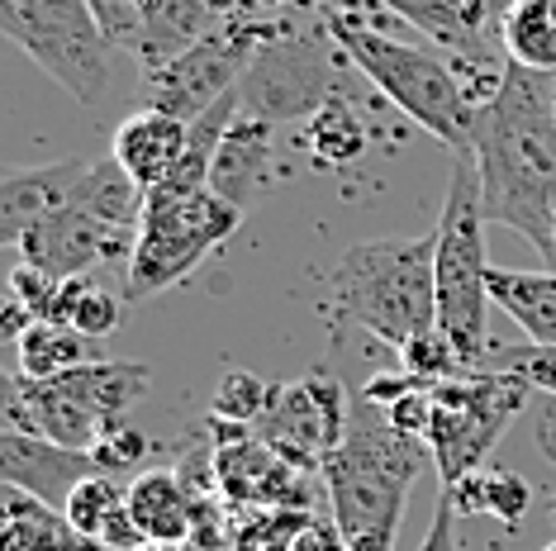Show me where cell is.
I'll use <instances>...</instances> for the list:
<instances>
[{
	"label": "cell",
	"mask_w": 556,
	"mask_h": 551,
	"mask_svg": "<svg viewBox=\"0 0 556 551\" xmlns=\"http://www.w3.org/2000/svg\"><path fill=\"white\" fill-rule=\"evenodd\" d=\"M400 371H409L419 385H442L452 381V375L466 371V361L457 353V343H452L442 329H428L419 337H409V343L400 347Z\"/></svg>",
	"instance_id": "31"
},
{
	"label": "cell",
	"mask_w": 556,
	"mask_h": 551,
	"mask_svg": "<svg viewBox=\"0 0 556 551\" xmlns=\"http://www.w3.org/2000/svg\"><path fill=\"white\" fill-rule=\"evenodd\" d=\"M129 5H134V10H143V20H148L157 5H167V0H129Z\"/></svg>",
	"instance_id": "39"
},
{
	"label": "cell",
	"mask_w": 556,
	"mask_h": 551,
	"mask_svg": "<svg viewBox=\"0 0 556 551\" xmlns=\"http://www.w3.org/2000/svg\"><path fill=\"white\" fill-rule=\"evenodd\" d=\"M490 367L523 375L533 390H547L556 399V347H533V343H528V347H509V353L490 357Z\"/></svg>",
	"instance_id": "32"
},
{
	"label": "cell",
	"mask_w": 556,
	"mask_h": 551,
	"mask_svg": "<svg viewBox=\"0 0 556 551\" xmlns=\"http://www.w3.org/2000/svg\"><path fill=\"white\" fill-rule=\"evenodd\" d=\"M134 243L138 233L115 229V223L96 219L81 205H67L20 238V257L24 267L53 276V281H81V276H91L96 267H110V261L129 267Z\"/></svg>",
	"instance_id": "14"
},
{
	"label": "cell",
	"mask_w": 556,
	"mask_h": 551,
	"mask_svg": "<svg viewBox=\"0 0 556 551\" xmlns=\"http://www.w3.org/2000/svg\"><path fill=\"white\" fill-rule=\"evenodd\" d=\"M485 200L471 153L452 157L447 200L438 215V329L457 343L466 371H480L490 357V257H485Z\"/></svg>",
	"instance_id": "6"
},
{
	"label": "cell",
	"mask_w": 556,
	"mask_h": 551,
	"mask_svg": "<svg viewBox=\"0 0 556 551\" xmlns=\"http://www.w3.org/2000/svg\"><path fill=\"white\" fill-rule=\"evenodd\" d=\"M490 5H495V10H500V15H504V10H509V5H514V0H490Z\"/></svg>",
	"instance_id": "40"
},
{
	"label": "cell",
	"mask_w": 556,
	"mask_h": 551,
	"mask_svg": "<svg viewBox=\"0 0 556 551\" xmlns=\"http://www.w3.org/2000/svg\"><path fill=\"white\" fill-rule=\"evenodd\" d=\"M428 461V443L395 433L386 409H376L366 395H352L348 433L319 471L333 528L348 551H395L404 499Z\"/></svg>",
	"instance_id": "3"
},
{
	"label": "cell",
	"mask_w": 556,
	"mask_h": 551,
	"mask_svg": "<svg viewBox=\"0 0 556 551\" xmlns=\"http://www.w3.org/2000/svg\"><path fill=\"white\" fill-rule=\"evenodd\" d=\"M0 513H5V533H0V551H81L91 537H81L67 523L62 509H48L24 490L0 495Z\"/></svg>",
	"instance_id": "22"
},
{
	"label": "cell",
	"mask_w": 556,
	"mask_h": 551,
	"mask_svg": "<svg viewBox=\"0 0 556 551\" xmlns=\"http://www.w3.org/2000/svg\"><path fill=\"white\" fill-rule=\"evenodd\" d=\"M442 495L452 499L457 518H466V513H495L504 528H518L528 504H533L528 480L518 471H504V466H485V471L466 475V480H457L452 490H442Z\"/></svg>",
	"instance_id": "25"
},
{
	"label": "cell",
	"mask_w": 556,
	"mask_h": 551,
	"mask_svg": "<svg viewBox=\"0 0 556 551\" xmlns=\"http://www.w3.org/2000/svg\"><path fill=\"white\" fill-rule=\"evenodd\" d=\"M72 205L91 209L96 219L115 223V229L138 233V223H143V209H148V191L119 167L115 157H96L91 167H86V177L77 185V195H72Z\"/></svg>",
	"instance_id": "23"
},
{
	"label": "cell",
	"mask_w": 556,
	"mask_h": 551,
	"mask_svg": "<svg viewBox=\"0 0 556 551\" xmlns=\"http://www.w3.org/2000/svg\"><path fill=\"white\" fill-rule=\"evenodd\" d=\"M143 551H195L191 542H148Z\"/></svg>",
	"instance_id": "38"
},
{
	"label": "cell",
	"mask_w": 556,
	"mask_h": 551,
	"mask_svg": "<svg viewBox=\"0 0 556 551\" xmlns=\"http://www.w3.org/2000/svg\"><path fill=\"white\" fill-rule=\"evenodd\" d=\"M542 551H556V542H552V547H542Z\"/></svg>",
	"instance_id": "42"
},
{
	"label": "cell",
	"mask_w": 556,
	"mask_h": 551,
	"mask_svg": "<svg viewBox=\"0 0 556 551\" xmlns=\"http://www.w3.org/2000/svg\"><path fill=\"white\" fill-rule=\"evenodd\" d=\"M552 115H556V72H552Z\"/></svg>",
	"instance_id": "41"
},
{
	"label": "cell",
	"mask_w": 556,
	"mask_h": 551,
	"mask_svg": "<svg viewBox=\"0 0 556 551\" xmlns=\"http://www.w3.org/2000/svg\"><path fill=\"white\" fill-rule=\"evenodd\" d=\"M186 143H191V124L186 119L167 115V110H138V115H129L115 129L110 157L153 195L157 185H167L176 162L186 157Z\"/></svg>",
	"instance_id": "19"
},
{
	"label": "cell",
	"mask_w": 556,
	"mask_h": 551,
	"mask_svg": "<svg viewBox=\"0 0 556 551\" xmlns=\"http://www.w3.org/2000/svg\"><path fill=\"white\" fill-rule=\"evenodd\" d=\"M338 53L333 34L319 39H281L262 43L257 57L248 62L238 95H243V115L252 119H314L328 100H338Z\"/></svg>",
	"instance_id": "10"
},
{
	"label": "cell",
	"mask_w": 556,
	"mask_h": 551,
	"mask_svg": "<svg viewBox=\"0 0 556 551\" xmlns=\"http://www.w3.org/2000/svg\"><path fill=\"white\" fill-rule=\"evenodd\" d=\"M238 209L210 191H153L138 223L134 257L124 267V305L181 285L238 229Z\"/></svg>",
	"instance_id": "7"
},
{
	"label": "cell",
	"mask_w": 556,
	"mask_h": 551,
	"mask_svg": "<svg viewBox=\"0 0 556 551\" xmlns=\"http://www.w3.org/2000/svg\"><path fill=\"white\" fill-rule=\"evenodd\" d=\"M386 419L395 423V433L414 437V443H428V428H433V385H419V390L395 399V405L386 409Z\"/></svg>",
	"instance_id": "35"
},
{
	"label": "cell",
	"mask_w": 556,
	"mask_h": 551,
	"mask_svg": "<svg viewBox=\"0 0 556 551\" xmlns=\"http://www.w3.org/2000/svg\"><path fill=\"white\" fill-rule=\"evenodd\" d=\"M333 309L395 353L438 329V233L352 243L333 267Z\"/></svg>",
	"instance_id": "4"
},
{
	"label": "cell",
	"mask_w": 556,
	"mask_h": 551,
	"mask_svg": "<svg viewBox=\"0 0 556 551\" xmlns=\"http://www.w3.org/2000/svg\"><path fill=\"white\" fill-rule=\"evenodd\" d=\"M409 390H419V381H414L409 371H390V375H371V381L362 385V395L371 399L376 409H390L395 399H404Z\"/></svg>",
	"instance_id": "37"
},
{
	"label": "cell",
	"mask_w": 556,
	"mask_h": 551,
	"mask_svg": "<svg viewBox=\"0 0 556 551\" xmlns=\"http://www.w3.org/2000/svg\"><path fill=\"white\" fill-rule=\"evenodd\" d=\"M0 29L81 105L96 110L115 91V57L91 0H0Z\"/></svg>",
	"instance_id": "9"
},
{
	"label": "cell",
	"mask_w": 556,
	"mask_h": 551,
	"mask_svg": "<svg viewBox=\"0 0 556 551\" xmlns=\"http://www.w3.org/2000/svg\"><path fill=\"white\" fill-rule=\"evenodd\" d=\"M324 29L333 34L343 57L366 77V86L376 95H386L404 119H414L424 133L447 143L452 157L471 153L480 105L495 95V86H476V81H495L504 67H476V62L462 57H442L433 48L400 43L362 20L333 15V10L324 15Z\"/></svg>",
	"instance_id": "2"
},
{
	"label": "cell",
	"mask_w": 556,
	"mask_h": 551,
	"mask_svg": "<svg viewBox=\"0 0 556 551\" xmlns=\"http://www.w3.org/2000/svg\"><path fill=\"white\" fill-rule=\"evenodd\" d=\"M96 471L100 466L91 452H72V447H58L48 437L10 433V428L0 433V480L48 509H67L72 490L81 480H91Z\"/></svg>",
	"instance_id": "16"
},
{
	"label": "cell",
	"mask_w": 556,
	"mask_h": 551,
	"mask_svg": "<svg viewBox=\"0 0 556 551\" xmlns=\"http://www.w3.org/2000/svg\"><path fill=\"white\" fill-rule=\"evenodd\" d=\"M214 433V475H219V495L233 509H295L309 513L305 499V471H295L262 443L252 428L210 419Z\"/></svg>",
	"instance_id": "13"
},
{
	"label": "cell",
	"mask_w": 556,
	"mask_h": 551,
	"mask_svg": "<svg viewBox=\"0 0 556 551\" xmlns=\"http://www.w3.org/2000/svg\"><path fill=\"white\" fill-rule=\"evenodd\" d=\"M533 385L514 371L480 367L433 385V428H428V457L438 466L442 490H452L466 475L485 471V457L523 413Z\"/></svg>",
	"instance_id": "8"
},
{
	"label": "cell",
	"mask_w": 556,
	"mask_h": 551,
	"mask_svg": "<svg viewBox=\"0 0 556 551\" xmlns=\"http://www.w3.org/2000/svg\"><path fill=\"white\" fill-rule=\"evenodd\" d=\"M58 291H62V281H53V276H43V271H34V267H24V261H20V271H10V295H15L20 309H29L34 323L53 319Z\"/></svg>",
	"instance_id": "34"
},
{
	"label": "cell",
	"mask_w": 556,
	"mask_h": 551,
	"mask_svg": "<svg viewBox=\"0 0 556 551\" xmlns=\"http://www.w3.org/2000/svg\"><path fill=\"white\" fill-rule=\"evenodd\" d=\"M490 299L523 329L533 347H556V271L490 267Z\"/></svg>",
	"instance_id": "21"
},
{
	"label": "cell",
	"mask_w": 556,
	"mask_h": 551,
	"mask_svg": "<svg viewBox=\"0 0 556 551\" xmlns=\"http://www.w3.org/2000/svg\"><path fill=\"white\" fill-rule=\"evenodd\" d=\"M119 319H124V295L105 291L96 276H81V281H62L48 323H67V329H77L81 337L100 343V337H110L119 329Z\"/></svg>",
	"instance_id": "27"
},
{
	"label": "cell",
	"mask_w": 556,
	"mask_h": 551,
	"mask_svg": "<svg viewBox=\"0 0 556 551\" xmlns=\"http://www.w3.org/2000/svg\"><path fill=\"white\" fill-rule=\"evenodd\" d=\"M419 551H462V547H457V509H452L447 495H438L433 523H428V537H424Z\"/></svg>",
	"instance_id": "36"
},
{
	"label": "cell",
	"mask_w": 556,
	"mask_h": 551,
	"mask_svg": "<svg viewBox=\"0 0 556 551\" xmlns=\"http://www.w3.org/2000/svg\"><path fill=\"white\" fill-rule=\"evenodd\" d=\"M471 157L485 219L514 229L556 271V115L552 72L504 62L495 95L480 105Z\"/></svg>",
	"instance_id": "1"
},
{
	"label": "cell",
	"mask_w": 556,
	"mask_h": 551,
	"mask_svg": "<svg viewBox=\"0 0 556 551\" xmlns=\"http://www.w3.org/2000/svg\"><path fill=\"white\" fill-rule=\"evenodd\" d=\"M91 162L96 157H58V162H48V167L10 171V177L0 181V243L20 247V238L29 233L34 223L67 209Z\"/></svg>",
	"instance_id": "18"
},
{
	"label": "cell",
	"mask_w": 556,
	"mask_h": 551,
	"mask_svg": "<svg viewBox=\"0 0 556 551\" xmlns=\"http://www.w3.org/2000/svg\"><path fill=\"white\" fill-rule=\"evenodd\" d=\"M504 57L528 72H556V0H514L500 20Z\"/></svg>",
	"instance_id": "24"
},
{
	"label": "cell",
	"mask_w": 556,
	"mask_h": 551,
	"mask_svg": "<svg viewBox=\"0 0 556 551\" xmlns=\"http://www.w3.org/2000/svg\"><path fill=\"white\" fill-rule=\"evenodd\" d=\"M271 181H276V157H271V124L267 119H252V115H238L233 129L224 133L219 153H214V167H210V191L233 205L238 215L257 209L262 200L271 195Z\"/></svg>",
	"instance_id": "17"
},
{
	"label": "cell",
	"mask_w": 556,
	"mask_h": 551,
	"mask_svg": "<svg viewBox=\"0 0 556 551\" xmlns=\"http://www.w3.org/2000/svg\"><path fill=\"white\" fill-rule=\"evenodd\" d=\"M96 466L105 471V475H124V471H134L138 461L148 457V437L134 428V423H115L105 437L96 443Z\"/></svg>",
	"instance_id": "33"
},
{
	"label": "cell",
	"mask_w": 556,
	"mask_h": 551,
	"mask_svg": "<svg viewBox=\"0 0 556 551\" xmlns=\"http://www.w3.org/2000/svg\"><path fill=\"white\" fill-rule=\"evenodd\" d=\"M348 409H352V395H343L338 381H324V375L286 381L276 390L271 413L252 433L281 461L309 475V471H324V461L338 452V443L348 433Z\"/></svg>",
	"instance_id": "12"
},
{
	"label": "cell",
	"mask_w": 556,
	"mask_h": 551,
	"mask_svg": "<svg viewBox=\"0 0 556 551\" xmlns=\"http://www.w3.org/2000/svg\"><path fill=\"white\" fill-rule=\"evenodd\" d=\"M148 390H153V367L100 357L67 375H53V381H29L15 371L0 385V399H5L10 433L48 437L72 452H96L100 437L124 423V413Z\"/></svg>",
	"instance_id": "5"
},
{
	"label": "cell",
	"mask_w": 556,
	"mask_h": 551,
	"mask_svg": "<svg viewBox=\"0 0 556 551\" xmlns=\"http://www.w3.org/2000/svg\"><path fill=\"white\" fill-rule=\"evenodd\" d=\"M124 509H129V485H119L115 475L96 471L91 480H81L77 490H72V499H67V509H62V513H67V523L81 537L100 542V537L110 533V523H115Z\"/></svg>",
	"instance_id": "30"
},
{
	"label": "cell",
	"mask_w": 556,
	"mask_h": 551,
	"mask_svg": "<svg viewBox=\"0 0 556 551\" xmlns=\"http://www.w3.org/2000/svg\"><path fill=\"white\" fill-rule=\"evenodd\" d=\"M276 390H281V385L262 381V375H252V371H224L219 385H214V399H210V419L233 423V428H257L276 405Z\"/></svg>",
	"instance_id": "28"
},
{
	"label": "cell",
	"mask_w": 556,
	"mask_h": 551,
	"mask_svg": "<svg viewBox=\"0 0 556 551\" xmlns=\"http://www.w3.org/2000/svg\"><path fill=\"white\" fill-rule=\"evenodd\" d=\"M267 43L262 29H243V24H219L200 43H191L181 57L162 62V67L143 72V95L148 110H167V115L195 124L210 105H219L224 95L243 81L248 62L257 57V48Z\"/></svg>",
	"instance_id": "11"
},
{
	"label": "cell",
	"mask_w": 556,
	"mask_h": 551,
	"mask_svg": "<svg viewBox=\"0 0 556 551\" xmlns=\"http://www.w3.org/2000/svg\"><path fill=\"white\" fill-rule=\"evenodd\" d=\"M309 153L319 167H352V162L366 153V129L343 105V95L328 100L319 115L309 119Z\"/></svg>",
	"instance_id": "29"
},
{
	"label": "cell",
	"mask_w": 556,
	"mask_h": 551,
	"mask_svg": "<svg viewBox=\"0 0 556 551\" xmlns=\"http://www.w3.org/2000/svg\"><path fill=\"white\" fill-rule=\"evenodd\" d=\"M15 357H20V375H29V381H53V375H67L86 367V361H100L91 337L48 319H39L24 337H15Z\"/></svg>",
	"instance_id": "26"
},
{
	"label": "cell",
	"mask_w": 556,
	"mask_h": 551,
	"mask_svg": "<svg viewBox=\"0 0 556 551\" xmlns=\"http://www.w3.org/2000/svg\"><path fill=\"white\" fill-rule=\"evenodd\" d=\"M129 513L148 542H191L195 495L176 471H143L129 485Z\"/></svg>",
	"instance_id": "20"
},
{
	"label": "cell",
	"mask_w": 556,
	"mask_h": 551,
	"mask_svg": "<svg viewBox=\"0 0 556 551\" xmlns=\"http://www.w3.org/2000/svg\"><path fill=\"white\" fill-rule=\"evenodd\" d=\"M390 15H400L404 24L433 39L438 48H447L452 57L476 62V67H504L495 62L500 43V10L490 0H381Z\"/></svg>",
	"instance_id": "15"
}]
</instances>
